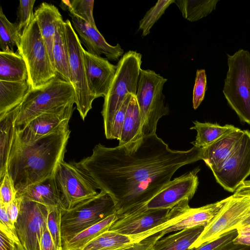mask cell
I'll list each match as a JSON object with an SVG mask.
<instances>
[{"instance_id": "6da1fadb", "label": "cell", "mask_w": 250, "mask_h": 250, "mask_svg": "<svg viewBox=\"0 0 250 250\" xmlns=\"http://www.w3.org/2000/svg\"><path fill=\"white\" fill-rule=\"evenodd\" d=\"M199 151L172 150L155 133L113 147L99 143L77 163L111 197L120 215L145 206L179 168L200 160Z\"/></svg>"}, {"instance_id": "7a4b0ae2", "label": "cell", "mask_w": 250, "mask_h": 250, "mask_svg": "<svg viewBox=\"0 0 250 250\" xmlns=\"http://www.w3.org/2000/svg\"><path fill=\"white\" fill-rule=\"evenodd\" d=\"M70 132L68 126L27 144L20 141L16 130L7 172L17 192L54 176L63 160Z\"/></svg>"}, {"instance_id": "3957f363", "label": "cell", "mask_w": 250, "mask_h": 250, "mask_svg": "<svg viewBox=\"0 0 250 250\" xmlns=\"http://www.w3.org/2000/svg\"><path fill=\"white\" fill-rule=\"evenodd\" d=\"M74 104L75 93L72 84L57 75L43 86L29 90L17 106L16 126L21 127L40 114L58 111Z\"/></svg>"}, {"instance_id": "277c9868", "label": "cell", "mask_w": 250, "mask_h": 250, "mask_svg": "<svg viewBox=\"0 0 250 250\" xmlns=\"http://www.w3.org/2000/svg\"><path fill=\"white\" fill-rule=\"evenodd\" d=\"M141 64V54L129 50L123 55L116 65V72L104 97L101 112L104 134L107 139L113 118L127 95L129 93L136 94Z\"/></svg>"}, {"instance_id": "5b68a950", "label": "cell", "mask_w": 250, "mask_h": 250, "mask_svg": "<svg viewBox=\"0 0 250 250\" xmlns=\"http://www.w3.org/2000/svg\"><path fill=\"white\" fill-rule=\"evenodd\" d=\"M17 49L26 64L29 89L40 88L57 77L35 18L22 31Z\"/></svg>"}, {"instance_id": "8992f818", "label": "cell", "mask_w": 250, "mask_h": 250, "mask_svg": "<svg viewBox=\"0 0 250 250\" xmlns=\"http://www.w3.org/2000/svg\"><path fill=\"white\" fill-rule=\"evenodd\" d=\"M227 56L228 71L223 92L241 123L250 125V53L240 49Z\"/></svg>"}, {"instance_id": "52a82bcc", "label": "cell", "mask_w": 250, "mask_h": 250, "mask_svg": "<svg viewBox=\"0 0 250 250\" xmlns=\"http://www.w3.org/2000/svg\"><path fill=\"white\" fill-rule=\"evenodd\" d=\"M167 79L153 70L141 69L136 98L139 108L143 136L156 133L157 123L169 113L165 104L163 86Z\"/></svg>"}, {"instance_id": "ba28073f", "label": "cell", "mask_w": 250, "mask_h": 250, "mask_svg": "<svg viewBox=\"0 0 250 250\" xmlns=\"http://www.w3.org/2000/svg\"><path fill=\"white\" fill-rule=\"evenodd\" d=\"M114 213H116V209L113 200L103 190L96 196L62 212V245L78 233Z\"/></svg>"}, {"instance_id": "9c48e42d", "label": "cell", "mask_w": 250, "mask_h": 250, "mask_svg": "<svg viewBox=\"0 0 250 250\" xmlns=\"http://www.w3.org/2000/svg\"><path fill=\"white\" fill-rule=\"evenodd\" d=\"M189 200L184 199L171 209H147L145 207L117 215L109 230L132 238L178 217L190 208Z\"/></svg>"}, {"instance_id": "30bf717a", "label": "cell", "mask_w": 250, "mask_h": 250, "mask_svg": "<svg viewBox=\"0 0 250 250\" xmlns=\"http://www.w3.org/2000/svg\"><path fill=\"white\" fill-rule=\"evenodd\" d=\"M54 178L66 210L99 193L95 183L76 162L61 161L57 166Z\"/></svg>"}, {"instance_id": "8fae6325", "label": "cell", "mask_w": 250, "mask_h": 250, "mask_svg": "<svg viewBox=\"0 0 250 250\" xmlns=\"http://www.w3.org/2000/svg\"><path fill=\"white\" fill-rule=\"evenodd\" d=\"M66 35L71 83L75 93V104L81 117L84 120L92 108V98L88 89L83 54V47L72 23L64 21Z\"/></svg>"}, {"instance_id": "7c38bea8", "label": "cell", "mask_w": 250, "mask_h": 250, "mask_svg": "<svg viewBox=\"0 0 250 250\" xmlns=\"http://www.w3.org/2000/svg\"><path fill=\"white\" fill-rule=\"evenodd\" d=\"M250 213V196L232 195L221 210L191 245L190 250L218 239L235 229L236 227Z\"/></svg>"}, {"instance_id": "4fadbf2b", "label": "cell", "mask_w": 250, "mask_h": 250, "mask_svg": "<svg viewBox=\"0 0 250 250\" xmlns=\"http://www.w3.org/2000/svg\"><path fill=\"white\" fill-rule=\"evenodd\" d=\"M223 188L234 192L250 175V131L243 134L221 166L212 171Z\"/></svg>"}, {"instance_id": "5bb4252c", "label": "cell", "mask_w": 250, "mask_h": 250, "mask_svg": "<svg viewBox=\"0 0 250 250\" xmlns=\"http://www.w3.org/2000/svg\"><path fill=\"white\" fill-rule=\"evenodd\" d=\"M48 212L49 207L21 198L14 226L19 242L26 250H41V238L47 228Z\"/></svg>"}, {"instance_id": "9a60e30c", "label": "cell", "mask_w": 250, "mask_h": 250, "mask_svg": "<svg viewBox=\"0 0 250 250\" xmlns=\"http://www.w3.org/2000/svg\"><path fill=\"white\" fill-rule=\"evenodd\" d=\"M200 170L196 167L170 181L144 207L147 209H171L184 199L190 200L198 188Z\"/></svg>"}, {"instance_id": "2e32d148", "label": "cell", "mask_w": 250, "mask_h": 250, "mask_svg": "<svg viewBox=\"0 0 250 250\" xmlns=\"http://www.w3.org/2000/svg\"><path fill=\"white\" fill-rule=\"evenodd\" d=\"M74 104L61 110L40 114L24 125L16 127V133L25 144L33 143L40 138L68 126Z\"/></svg>"}, {"instance_id": "e0dca14e", "label": "cell", "mask_w": 250, "mask_h": 250, "mask_svg": "<svg viewBox=\"0 0 250 250\" xmlns=\"http://www.w3.org/2000/svg\"><path fill=\"white\" fill-rule=\"evenodd\" d=\"M83 54L87 82L91 96L93 100L104 97L115 76L117 66L108 60L93 55L83 48Z\"/></svg>"}, {"instance_id": "ac0fdd59", "label": "cell", "mask_w": 250, "mask_h": 250, "mask_svg": "<svg viewBox=\"0 0 250 250\" xmlns=\"http://www.w3.org/2000/svg\"><path fill=\"white\" fill-rule=\"evenodd\" d=\"M70 16L72 26L87 52L99 56L104 54L108 60L114 61H118L123 56L124 50L119 43L115 46L109 44L98 29L91 27L74 15L70 14Z\"/></svg>"}, {"instance_id": "d6986e66", "label": "cell", "mask_w": 250, "mask_h": 250, "mask_svg": "<svg viewBox=\"0 0 250 250\" xmlns=\"http://www.w3.org/2000/svg\"><path fill=\"white\" fill-rule=\"evenodd\" d=\"M229 197L199 208H189L173 225L160 231L162 238L165 234L197 226L206 227L217 215L229 200Z\"/></svg>"}, {"instance_id": "ffe728a7", "label": "cell", "mask_w": 250, "mask_h": 250, "mask_svg": "<svg viewBox=\"0 0 250 250\" xmlns=\"http://www.w3.org/2000/svg\"><path fill=\"white\" fill-rule=\"evenodd\" d=\"M16 197L23 198L49 207H59L63 211L66 210L54 176L28 186L17 192Z\"/></svg>"}, {"instance_id": "44dd1931", "label": "cell", "mask_w": 250, "mask_h": 250, "mask_svg": "<svg viewBox=\"0 0 250 250\" xmlns=\"http://www.w3.org/2000/svg\"><path fill=\"white\" fill-rule=\"evenodd\" d=\"M243 131L244 130L239 128L210 146L200 148V160H203L212 172L218 168L233 149Z\"/></svg>"}, {"instance_id": "7402d4cb", "label": "cell", "mask_w": 250, "mask_h": 250, "mask_svg": "<svg viewBox=\"0 0 250 250\" xmlns=\"http://www.w3.org/2000/svg\"><path fill=\"white\" fill-rule=\"evenodd\" d=\"M34 18L54 66L52 55L53 42L57 26L63 20L62 16L56 6L43 2L35 10Z\"/></svg>"}, {"instance_id": "603a6c76", "label": "cell", "mask_w": 250, "mask_h": 250, "mask_svg": "<svg viewBox=\"0 0 250 250\" xmlns=\"http://www.w3.org/2000/svg\"><path fill=\"white\" fill-rule=\"evenodd\" d=\"M18 114L16 107L0 118V180L7 173L8 158L14 139Z\"/></svg>"}, {"instance_id": "cb8c5ba5", "label": "cell", "mask_w": 250, "mask_h": 250, "mask_svg": "<svg viewBox=\"0 0 250 250\" xmlns=\"http://www.w3.org/2000/svg\"><path fill=\"white\" fill-rule=\"evenodd\" d=\"M52 55L54 66L57 75L71 83L68 49L63 20L57 26L54 39Z\"/></svg>"}, {"instance_id": "d4e9b609", "label": "cell", "mask_w": 250, "mask_h": 250, "mask_svg": "<svg viewBox=\"0 0 250 250\" xmlns=\"http://www.w3.org/2000/svg\"><path fill=\"white\" fill-rule=\"evenodd\" d=\"M28 71L22 56L17 52L0 51V81H27Z\"/></svg>"}, {"instance_id": "484cf974", "label": "cell", "mask_w": 250, "mask_h": 250, "mask_svg": "<svg viewBox=\"0 0 250 250\" xmlns=\"http://www.w3.org/2000/svg\"><path fill=\"white\" fill-rule=\"evenodd\" d=\"M204 229L203 226H197L162 237L155 243L153 250H192L190 247Z\"/></svg>"}, {"instance_id": "4316f807", "label": "cell", "mask_w": 250, "mask_h": 250, "mask_svg": "<svg viewBox=\"0 0 250 250\" xmlns=\"http://www.w3.org/2000/svg\"><path fill=\"white\" fill-rule=\"evenodd\" d=\"M29 90L27 81H0V118L20 105Z\"/></svg>"}, {"instance_id": "83f0119b", "label": "cell", "mask_w": 250, "mask_h": 250, "mask_svg": "<svg viewBox=\"0 0 250 250\" xmlns=\"http://www.w3.org/2000/svg\"><path fill=\"white\" fill-rule=\"evenodd\" d=\"M194 126L190 128L197 131L195 140L191 143L194 146L205 148L212 144L223 137L239 128L231 125L221 126L217 124L193 122Z\"/></svg>"}, {"instance_id": "f1b7e54d", "label": "cell", "mask_w": 250, "mask_h": 250, "mask_svg": "<svg viewBox=\"0 0 250 250\" xmlns=\"http://www.w3.org/2000/svg\"><path fill=\"white\" fill-rule=\"evenodd\" d=\"M143 136L142 118L136 95H132L119 140V145L136 141Z\"/></svg>"}, {"instance_id": "f546056e", "label": "cell", "mask_w": 250, "mask_h": 250, "mask_svg": "<svg viewBox=\"0 0 250 250\" xmlns=\"http://www.w3.org/2000/svg\"><path fill=\"white\" fill-rule=\"evenodd\" d=\"M117 218V213H114L84 229L63 244V250H82L91 241L108 230Z\"/></svg>"}, {"instance_id": "4dcf8cb0", "label": "cell", "mask_w": 250, "mask_h": 250, "mask_svg": "<svg viewBox=\"0 0 250 250\" xmlns=\"http://www.w3.org/2000/svg\"><path fill=\"white\" fill-rule=\"evenodd\" d=\"M133 243L130 237L108 230L91 241L82 250H122Z\"/></svg>"}, {"instance_id": "1f68e13d", "label": "cell", "mask_w": 250, "mask_h": 250, "mask_svg": "<svg viewBox=\"0 0 250 250\" xmlns=\"http://www.w3.org/2000/svg\"><path fill=\"white\" fill-rule=\"evenodd\" d=\"M218 0H175L183 17L190 21H195L209 15L215 9Z\"/></svg>"}, {"instance_id": "d6a6232c", "label": "cell", "mask_w": 250, "mask_h": 250, "mask_svg": "<svg viewBox=\"0 0 250 250\" xmlns=\"http://www.w3.org/2000/svg\"><path fill=\"white\" fill-rule=\"evenodd\" d=\"M22 32L17 23L11 22L0 7V48L3 52H14V48H17L20 44Z\"/></svg>"}, {"instance_id": "836d02e7", "label": "cell", "mask_w": 250, "mask_h": 250, "mask_svg": "<svg viewBox=\"0 0 250 250\" xmlns=\"http://www.w3.org/2000/svg\"><path fill=\"white\" fill-rule=\"evenodd\" d=\"M94 0H62L60 6L67 10L70 14L84 21L91 27L98 29L94 21L93 11Z\"/></svg>"}, {"instance_id": "e575fe53", "label": "cell", "mask_w": 250, "mask_h": 250, "mask_svg": "<svg viewBox=\"0 0 250 250\" xmlns=\"http://www.w3.org/2000/svg\"><path fill=\"white\" fill-rule=\"evenodd\" d=\"M175 0H160L150 8L139 21V30H141L142 36L145 37L150 32V29L155 22L164 14L165 10Z\"/></svg>"}, {"instance_id": "d590c367", "label": "cell", "mask_w": 250, "mask_h": 250, "mask_svg": "<svg viewBox=\"0 0 250 250\" xmlns=\"http://www.w3.org/2000/svg\"><path fill=\"white\" fill-rule=\"evenodd\" d=\"M63 210L59 207H49L47 228L56 246L63 250L61 237V218Z\"/></svg>"}, {"instance_id": "8d00e7d4", "label": "cell", "mask_w": 250, "mask_h": 250, "mask_svg": "<svg viewBox=\"0 0 250 250\" xmlns=\"http://www.w3.org/2000/svg\"><path fill=\"white\" fill-rule=\"evenodd\" d=\"M35 2V0H21L19 1L17 24L20 31L21 32L34 19L33 7Z\"/></svg>"}, {"instance_id": "74e56055", "label": "cell", "mask_w": 250, "mask_h": 250, "mask_svg": "<svg viewBox=\"0 0 250 250\" xmlns=\"http://www.w3.org/2000/svg\"><path fill=\"white\" fill-rule=\"evenodd\" d=\"M132 94L129 93L112 120L108 139L119 140L125 121L126 110Z\"/></svg>"}, {"instance_id": "f35d334b", "label": "cell", "mask_w": 250, "mask_h": 250, "mask_svg": "<svg viewBox=\"0 0 250 250\" xmlns=\"http://www.w3.org/2000/svg\"><path fill=\"white\" fill-rule=\"evenodd\" d=\"M207 90V76L205 69L196 71L193 90V107L196 109L203 101Z\"/></svg>"}, {"instance_id": "ab89813d", "label": "cell", "mask_w": 250, "mask_h": 250, "mask_svg": "<svg viewBox=\"0 0 250 250\" xmlns=\"http://www.w3.org/2000/svg\"><path fill=\"white\" fill-rule=\"evenodd\" d=\"M0 182V203L7 206L16 198L17 190L7 172Z\"/></svg>"}, {"instance_id": "60d3db41", "label": "cell", "mask_w": 250, "mask_h": 250, "mask_svg": "<svg viewBox=\"0 0 250 250\" xmlns=\"http://www.w3.org/2000/svg\"><path fill=\"white\" fill-rule=\"evenodd\" d=\"M0 230L16 243H20L15 230L14 224L10 219L6 206L0 203Z\"/></svg>"}, {"instance_id": "b9f144b4", "label": "cell", "mask_w": 250, "mask_h": 250, "mask_svg": "<svg viewBox=\"0 0 250 250\" xmlns=\"http://www.w3.org/2000/svg\"><path fill=\"white\" fill-rule=\"evenodd\" d=\"M237 235V229H233L224 234L217 239L205 243L198 248L193 249L192 250H212L230 238L235 237Z\"/></svg>"}, {"instance_id": "7bdbcfd3", "label": "cell", "mask_w": 250, "mask_h": 250, "mask_svg": "<svg viewBox=\"0 0 250 250\" xmlns=\"http://www.w3.org/2000/svg\"><path fill=\"white\" fill-rule=\"evenodd\" d=\"M160 239L158 234H155L139 242L134 243L122 250H153L155 243Z\"/></svg>"}, {"instance_id": "ee69618b", "label": "cell", "mask_w": 250, "mask_h": 250, "mask_svg": "<svg viewBox=\"0 0 250 250\" xmlns=\"http://www.w3.org/2000/svg\"><path fill=\"white\" fill-rule=\"evenodd\" d=\"M21 202V198L16 197L11 203L6 206L7 214L14 225L20 213Z\"/></svg>"}, {"instance_id": "f6af8a7d", "label": "cell", "mask_w": 250, "mask_h": 250, "mask_svg": "<svg viewBox=\"0 0 250 250\" xmlns=\"http://www.w3.org/2000/svg\"><path fill=\"white\" fill-rule=\"evenodd\" d=\"M236 237L230 238L212 250H250V245L234 243L233 240Z\"/></svg>"}, {"instance_id": "bcb514c9", "label": "cell", "mask_w": 250, "mask_h": 250, "mask_svg": "<svg viewBox=\"0 0 250 250\" xmlns=\"http://www.w3.org/2000/svg\"><path fill=\"white\" fill-rule=\"evenodd\" d=\"M237 235L233 239V242L250 245V226L237 229Z\"/></svg>"}, {"instance_id": "7dc6e473", "label": "cell", "mask_w": 250, "mask_h": 250, "mask_svg": "<svg viewBox=\"0 0 250 250\" xmlns=\"http://www.w3.org/2000/svg\"><path fill=\"white\" fill-rule=\"evenodd\" d=\"M41 250H63L56 246L48 228L45 229L41 238Z\"/></svg>"}, {"instance_id": "c3c4849f", "label": "cell", "mask_w": 250, "mask_h": 250, "mask_svg": "<svg viewBox=\"0 0 250 250\" xmlns=\"http://www.w3.org/2000/svg\"><path fill=\"white\" fill-rule=\"evenodd\" d=\"M0 236V250H14V242L1 231Z\"/></svg>"}, {"instance_id": "681fc988", "label": "cell", "mask_w": 250, "mask_h": 250, "mask_svg": "<svg viewBox=\"0 0 250 250\" xmlns=\"http://www.w3.org/2000/svg\"><path fill=\"white\" fill-rule=\"evenodd\" d=\"M249 226H250V213L236 227L235 229H237Z\"/></svg>"}, {"instance_id": "f907efd6", "label": "cell", "mask_w": 250, "mask_h": 250, "mask_svg": "<svg viewBox=\"0 0 250 250\" xmlns=\"http://www.w3.org/2000/svg\"><path fill=\"white\" fill-rule=\"evenodd\" d=\"M14 250H26L20 243L14 244Z\"/></svg>"}]
</instances>
